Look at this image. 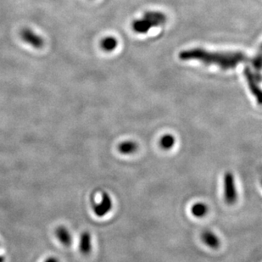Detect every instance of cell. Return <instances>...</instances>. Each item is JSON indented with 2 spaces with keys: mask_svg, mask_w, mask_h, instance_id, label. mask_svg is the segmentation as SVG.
<instances>
[{
  "mask_svg": "<svg viewBox=\"0 0 262 262\" xmlns=\"http://www.w3.org/2000/svg\"><path fill=\"white\" fill-rule=\"evenodd\" d=\"M182 61H198L205 65H215L222 70H232L238 64L247 61V56L244 53L212 52L201 48L184 50L179 54Z\"/></svg>",
  "mask_w": 262,
  "mask_h": 262,
  "instance_id": "cell-1",
  "label": "cell"
},
{
  "mask_svg": "<svg viewBox=\"0 0 262 262\" xmlns=\"http://www.w3.org/2000/svg\"><path fill=\"white\" fill-rule=\"evenodd\" d=\"M244 75L251 94L256 98L257 103L262 105V89L260 88L259 82L256 79V75L250 67L244 68Z\"/></svg>",
  "mask_w": 262,
  "mask_h": 262,
  "instance_id": "cell-2",
  "label": "cell"
},
{
  "mask_svg": "<svg viewBox=\"0 0 262 262\" xmlns=\"http://www.w3.org/2000/svg\"><path fill=\"white\" fill-rule=\"evenodd\" d=\"M224 197L229 204H233L237 201L238 193L235 187L234 177L231 172H227L224 177Z\"/></svg>",
  "mask_w": 262,
  "mask_h": 262,
  "instance_id": "cell-3",
  "label": "cell"
},
{
  "mask_svg": "<svg viewBox=\"0 0 262 262\" xmlns=\"http://www.w3.org/2000/svg\"><path fill=\"white\" fill-rule=\"evenodd\" d=\"M21 36L23 41L34 48L36 49L43 48V44H44L43 38L37 36V34L34 33L33 31L29 30V29H23L21 33Z\"/></svg>",
  "mask_w": 262,
  "mask_h": 262,
  "instance_id": "cell-4",
  "label": "cell"
},
{
  "mask_svg": "<svg viewBox=\"0 0 262 262\" xmlns=\"http://www.w3.org/2000/svg\"><path fill=\"white\" fill-rule=\"evenodd\" d=\"M156 26L149 19L143 17L140 20H137L132 22L131 28L132 30L134 31L137 33H146L148 31H150L152 28H155Z\"/></svg>",
  "mask_w": 262,
  "mask_h": 262,
  "instance_id": "cell-5",
  "label": "cell"
},
{
  "mask_svg": "<svg viewBox=\"0 0 262 262\" xmlns=\"http://www.w3.org/2000/svg\"><path fill=\"white\" fill-rule=\"evenodd\" d=\"M143 17L149 19L156 27L162 26L166 22V16L163 13L159 12V11H148L144 14Z\"/></svg>",
  "mask_w": 262,
  "mask_h": 262,
  "instance_id": "cell-6",
  "label": "cell"
},
{
  "mask_svg": "<svg viewBox=\"0 0 262 262\" xmlns=\"http://www.w3.org/2000/svg\"><path fill=\"white\" fill-rule=\"evenodd\" d=\"M110 209H111V200L108 195L104 194L102 202L96 206L95 212L98 215V217H103L110 211Z\"/></svg>",
  "mask_w": 262,
  "mask_h": 262,
  "instance_id": "cell-7",
  "label": "cell"
},
{
  "mask_svg": "<svg viewBox=\"0 0 262 262\" xmlns=\"http://www.w3.org/2000/svg\"><path fill=\"white\" fill-rule=\"evenodd\" d=\"M202 239L204 241V244L208 245L209 247L217 249L219 247L220 241L217 237V235L214 234L213 232L210 231H204L202 233Z\"/></svg>",
  "mask_w": 262,
  "mask_h": 262,
  "instance_id": "cell-8",
  "label": "cell"
},
{
  "mask_svg": "<svg viewBox=\"0 0 262 262\" xmlns=\"http://www.w3.org/2000/svg\"><path fill=\"white\" fill-rule=\"evenodd\" d=\"M117 44H118L117 40L113 37H104L100 43L101 48L106 52H111L113 50H115L117 47Z\"/></svg>",
  "mask_w": 262,
  "mask_h": 262,
  "instance_id": "cell-9",
  "label": "cell"
},
{
  "mask_svg": "<svg viewBox=\"0 0 262 262\" xmlns=\"http://www.w3.org/2000/svg\"><path fill=\"white\" fill-rule=\"evenodd\" d=\"M118 150L122 154L129 155V154H132L137 151V144L132 141H127L120 144Z\"/></svg>",
  "mask_w": 262,
  "mask_h": 262,
  "instance_id": "cell-10",
  "label": "cell"
},
{
  "mask_svg": "<svg viewBox=\"0 0 262 262\" xmlns=\"http://www.w3.org/2000/svg\"><path fill=\"white\" fill-rule=\"evenodd\" d=\"M208 208L204 203H197L192 206L191 212L196 217H203L207 213Z\"/></svg>",
  "mask_w": 262,
  "mask_h": 262,
  "instance_id": "cell-11",
  "label": "cell"
},
{
  "mask_svg": "<svg viewBox=\"0 0 262 262\" xmlns=\"http://www.w3.org/2000/svg\"><path fill=\"white\" fill-rule=\"evenodd\" d=\"M175 142V137L172 135H164L160 140V146L162 147L163 150H171L174 146Z\"/></svg>",
  "mask_w": 262,
  "mask_h": 262,
  "instance_id": "cell-12",
  "label": "cell"
},
{
  "mask_svg": "<svg viewBox=\"0 0 262 262\" xmlns=\"http://www.w3.org/2000/svg\"><path fill=\"white\" fill-rule=\"evenodd\" d=\"M251 63H252L256 73H261L262 70V44L260 47L257 55L254 57L253 60L251 61Z\"/></svg>",
  "mask_w": 262,
  "mask_h": 262,
  "instance_id": "cell-13",
  "label": "cell"
},
{
  "mask_svg": "<svg viewBox=\"0 0 262 262\" xmlns=\"http://www.w3.org/2000/svg\"><path fill=\"white\" fill-rule=\"evenodd\" d=\"M57 262V260L55 259V258H51V259H49L47 262Z\"/></svg>",
  "mask_w": 262,
  "mask_h": 262,
  "instance_id": "cell-14",
  "label": "cell"
}]
</instances>
